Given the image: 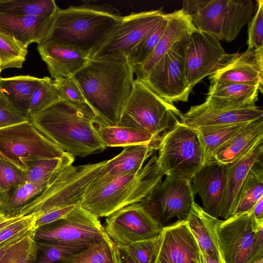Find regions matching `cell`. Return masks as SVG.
I'll use <instances>...</instances> for the list:
<instances>
[{"instance_id": "3", "label": "cell", "mask_w": 263, "mask_h": 263, "mask_svg": "<svg viewBox=\"0 0 263 263\" xmlns=\"http://www.w3.org/2000/svg\"><path fill=\"white\" fill-rule=\"evenodd\" d=\"M122 17L118 10L106 4L87 3L59 8L47 40L73 47L90 57Z\"/></svg>"}, {"instance_id": "53", "label": "cell", "mask_w": 263, "mask_h": 263, "mask_svg": "<svg viewBox=\"0 0 263 263\" xmlns=\"http://www.w3.org/2000/svg\"><path fill=\"white\" fill-rule=\"evenodd\" d=\"M263 197H262L250 211L252 218L257 221L263 220Z\"/></svg>"}, {"instance_id": "57", "label": "cell", "mask_w": 263, "mask_h": 263, "mask_svg": "<svg viewBox=\"0 0 263 263\" xmlns=\"http://www.w3.org/2000/svg\"><path fill=\"white\" fill-rule=\"evenodd\" d=\"M4 218H4L3 217H2L1 215H0V221L2 219H3Z\"/></svg>"}, {"instance_id": "51", "label": "cell", "mask_w": 263, "mask_h": 263, "mask_svg": "<svg viewBox=\"0 0 263 263\" xmlns=\"http://www.w3.org/2000/svg\"><path fill=\"white\" fill-rule=\"evenodd\" d=\"M34 230V228L30 229L27 231H24L15 236L12 238L8 241L4 242V243L0 245V260L5 255L8 250L15 243L17 242L21 239L24 238L26 235L32 232Z\"/></svg>"}, {"instance_id": "20", "label": "cell", "mask_w": 263, "mask_h": 263, "mask_svg": "<svg viewBox=\"0 0 263 263\" xmlns=\"http://www.w3.org/2000/svg\"><path fill=\"white\" fill-rule=\"evenodd\" d=\"M37 49L54 79L73 76L89 60L87 53L51 40L37 44Z\"/></svg>"}, {"instance_id": "14", "label": "cell", "mask_w": 263, "mask_h": 263, "mask_svg": "<svg viewBox=\"0 0 263 263\" xmlns=\"http://www.w3.org/2000/svg\"><path fill=\"white\" fill-rule=\"evenodd\" d=\"M162 228L141 202L123 207L107 216L104 228L109 238L119 246L156 238Z\"/></svg>"}, {"instance_id": "58", "label": "cell", "mask_w": 263, "mask_h": 263, "mask_svg": "<svg viewBox=\"0 0 263 263\" xmlns=\"http://www.w3.org/2000/svg\"><path fill=\"white\" fill-rule=\"evenodd\" d=\"M2 70L0 68V78H1V73Z\"/></svg>"}, {"instance_id": "15", "label": "cell", "mask_w": 263, "mask_h": 263, "mask_svg": "<svg viewBox=\"0 0 263 263\" xmlns=\"http://www.w3.org/2000/svg\"><path fill=\"white\" fill-rule=\"evenodd\" d=\"M250 211L217 219L215 230L224 263H249L255 230L259 223Z\"/></svg>"}, {"instance_id": "17", "label": "cell", "mask_w": 263, "mask_h": 263, "mask_svg": "<svg viewBox=\"0 0 263 263\" xmlns=\"http://www.w3.org/2000/svg\"><path fill=\"white\" fill-rule=\"evenodd\" d=\"M262 117V109L257 105L240 108H223L212 107L203 102L192 106L186 112L181 113L180 122L196 128L249 122Z\"/></svg>"}, {"instance_id": "1", "label": "cell", "mask_w": 263, "mask_h": 263, "mask_svg": "<svg viewBox=\"0 0 263 263\" xmlns=\"http://www.w3.org/2000/svg\"><path fill=\"white\" fill-rule=\"evenodd\" d=\"M133 66L126 57L90 59L73 77L101 123L117 126L134 86Z\"/></svg>"}, {"instance_id": "38", "label": "cell", "mask_w": 263, "mask_h": 263, "mask_svg": "<svg viewBox=\"0 0 263 263\" xmlns=\"http://www.w3.org/2000/svg\"><path fill=\"white\" fill-rule=\"evenodd\" d=\"M61 100L53 79L49 77L42 78L39 85L32 93L25 109L29 117L42 111Z\"/></svg>"}, {"instance_id": "39", "label": "cell", "mask_w": 263, "mask_h": 263, "mask_svg": "<svg viewBox=\"0 0 263 263\" xmlns=\"http://www.w3.org/2000/svg\"><path fill=\"white\" fill-rule=\"evenodd\" d=\"M27 48L14 37L0 30V68H21L26 61Z\"/></svg>"}, {"instance_id": "9", "label": "cell", "mask_w": 263, "mask_h": 263, "mask_svg": "<svg viewBox=\"0 0 263 263\" xmlns=\"http://www.w3.org/2000/svg\"><path fill=\"white\" fill-rule=\"evenodd\" d=\"M65 153L30 121L0 129V159L24 171L29 161L59 158Z\"/></svg>"}, {"instance_id": "2", "label": "cell", "mask_w": 263, "mask_h": 263, "mask_svg": "<svg viewBox=\"0 0 263 263\" xmlns=\"http://www.w3.org/2000/svg\"><path fill=\"white\" fill-rule=\"evenodd\" d=\"M29 118L45 136L73 156L84 157L106 148L94 127L100 121L86 103L60 100Z\"/></svg>"}, {"instance_id": "31", "label": "cell", "mask_w": 263, "mask_h": 263, "mask_svg": "<svg viewBox=\"0 0 263 263\" xmlns=\"http://www.w3.org/2000/svg\"><path fill=\"white\" fill-rule=\"evenodd\" d=\"M262 197L263 164L261 159L254 164L242 183L233 215L250 211Z\"/></svg>"}, {"instance_id": "47", "label": "cell", "mask_w": 263, "mask_h": 263, "mask_svg": "<svg viewBox=\"0 0 263 263\" xmlns=\"http://www.w3.org/2000/svg\"><path fill=\"white\" fill-rule=\"evenodd\" d=\"M34 215L21 216L0 231V245L17 234L34 228L35 220Z\"/></svg>"}, {"instance_id": "6", "label": "cell", "mask_w": 263, "mask_h": 263, "mask_svg": "<svg viewBox=\"0 0 263 263\" xmlns=\"http://www.w3.org/2000/svg\"><path fill=\"white\" fill-rule=\"evenodd\" d=\"M106 161L72 164L58 170L46 188L26 205L21 216L34 215L37 217L52 210L81 204Z\"/></svg>"}, {"instance_id": "10", "label": "cell", "mask_w": 263, "mask_h": 263, "mask_svg": "<svg viewBox=\"0 0 263 263\" xmlns=\"http://www.w3.org/2000/svg\"><path fill=\"white\" fill-rule=\"evenodd\" d=\"M166 16L161 9L123 16L107 37L90 55V59L124 57Z\"/></svg>"}, {"instance_id": "21", "label": "cell", "mask_w": 263, "mask_h": 263, "mask_svg": "<svg viewBox=\"0 0 263 263\" xmlns=\"http://www.w3.org/2000/svg\"><path fill=\"white\" fill-rule=\"evenodd\" d=\"M192 185L201 199L203 210L216 218L220 215L225 186V166L208 164L192 177Z\"/></svg>"}, {"instance_id": "50", "label": "cell", "mask_w": 263, "mask_h": 263, "mask_svg": "<svg viewBox=\"0 0 263 263\" xmlns=\"http://www.w3.org/2000/svg\"><path fill=\"white\" fill-rule=\"evenodd\" d=\"M263 255V221L258 223L255 230L251 259Z\"/></svg>"}, {"instance_id": "24", "label": "cell", "mask_w": 263, "mask_h": 263, "mask_svg": "<svg viewBox=\"0 0 263 263\" xmlns=\"http://www.w3.org/2000/svg\"><path fill=\"white\" fill-rule=\"evenodd\" d=\"M209 78L210 83L225 82L254 85L262 92L263 67L258 63L254 52L251 50L235 53Z\"/></svg>"}, {"instance_id": "25", "label": "cell", "mask_w": 263, "mask_h": 263, "mask_svg": "<svg viewBox=\"0 0 263 263\" xmlns=\"http://www.w3.org/2000/svg\"><path fill=\"white\" fill-rule=\"evenodd\" d=\"M263 140H260L245 156L225 166L226 186L220 217L233 215L241 187L254 164L262 159Z\"/></svg>"}, {"instance_id": "49", "label": "cell", "mask_w": 263, "mask_h": 263, "mask_svg": "<svg viewBox=\"0 0 263 263\" xmlns=\"http://www.w3.org/2000/svg\"><path fill=\"white\" fill-rule=\"evenodd\" d=\"M75 206L76 205L52 210L36 217L34 229L63 218L72 211Z\"/></svg>"}, {"instance_id": "32", "label": "cell", "mask_w": 263, "mask_h": 263, "mask_svg": "<svg viewBox=\"0 0 263 263\" xmlns=\"http://www.w3.org/2000/svg\"><path fill=\"white\" fill-rule=\"evenodd\" d=\"M41 80L42 78L29 75L1 77L0 91L26 114V105Z\"/></svg>"}, {"instance_id": "34", "label": "cell", "mask_w": 263, "mask_h": 263, "mask_svg": "<svg viewBox=\"0 0 263 263\" xmlns=\"http://www.w3.org/2000/svg\"><path fill=\"white\" fill-rule=\"evenodd\" d=\"M59 9L53 0H0V12L14 15L50 17Z\"/></svg>"}, {"instance_id": "46", "label": "cell", "mask_w": 263, "mask_h": 263, "mask_svg": "<svg viewBox=\"0 0 263 263\" xmlns=\"http://www.w3.org/2000/svg\"><path fill=\"white\" fill-rule=\"evenodd\" d=\"M61 100L74 103H86L82 92L73 76L53 79Z\"/></svg>"}, {"instance_id": "40", "label": "cell", "mask_w": 263, "mask_h": 263, "mask_svg": "<svg viewBox=\"0 0 263 263\" xmlns=\"http://www.w3.org/2000/svg\"><path fill=\"white\" fill-rule=\"evenodd\" d=\"M167 24V14L132 50L127 59L133 67L142 64L149 57L160 40Z\"/></svg>"}, {"instance_id": "18", "label": "cell", "mask_w": 263, "mask_h": 263, "mask_svg": "<svg viewBox=\"0 0 263 263\" xmlns=\"http://www.w3.org/2000/svg\"><path fill=\"white\" fill-rule=\"evenodd\" d=\"M158 146L157 143L153 142L149 144L124 147L120 153L106 161L98 176L88 187L85 197L120 176L138 172L145 161L157 150Z\"/></svg>"}, {"instance_id": "41", "label": "cell", "mask_w": 263, "mask_h": 263, "mask_svg": "<svg viewBox=\"0 0 263 263\" xmlns=\"http://www.w3.org/2000/svg\"><path fill=\"white\" fill-rule=\"evenodd\" d=\"M33 233V231L12 246L0 263H30L33 261L36 256V246Z\"/></svg>"}, {"instance_id": "55", "label": "cell", "mask_w": 263, "mask_h": 263, "mask_svg": "<svg viewBox=\"0 0 263 263\" xmlns=\"http://www.w3.org/2000/svg\"><path fill=\"white\" fill-rule=\"evenodd\" d=\"M21 217V216H20ZM15 217V218H4L3 219L1 220L0 221V231L5 227L10 224L11 223L13 222L16 219H17L19 217Z\"/></svg>"}, {"instance_id": "13", "label": "cell", "mask_w": 263, "mask_h": 263, "mask_svg": "<svg viewBox=\"0 0 263 263\" xmlns=\"http://www.w3.org/2000/svg\"><path fill=\"white\" fill-rule=\"evenodd\" d=\"M187 37L165 54L142 80L160 97L172 103L187 102L192 90L186 80L183 59Z\"/></svg>"}, {"instance_id": "33", "label": "cell", "mask_w": 263, "mask_h": 263, "mask_svg": "<svg viewBox=\"0 0 263 263\" xmlns=\"http://www.w3.org/2000/svg\"><path fill=\"white\" fill-rule=\"evenodd\" d=\"M249 122L196 128L203 149V166L213 153Z\"/></svg>"}, {"instance_id": "11", "label": "cell", "mask_w": 263, "mask_h": 263, "mask_svg": "<svg viewBox=\"0 0 263 263\" xmlns=\"http://www.w3.org/2000/svg\"><path fill=\"white\" fill-rule=\"evenodd\" d=\"M109 237L99 218L80 204L63 218L34 229L35 241L94 243Z\"/></svg>"}, {"instance_id": "45", "label": "cell", "mask_w": 263, "mask_h": 263, "mask_svg": "<svg viewBox=\"0 0 263 263\" xmlns=\"http://www.w3.org/2000/svg\"><path fill=\"white\" fill-rule=\"evenodd\" d=\"M24 171L11 162L0 159V193L24 183Z\"/></svg>"}, {"instance_id": "29", "label": "cell", "mask_w": 263, "mask_h": 263, "mask_svg": "<svg viewBox=\"0 0 263 263\" xmlns=\"http://www.w3.org/2000/svg\"><path fill=\"white\" fill-rule=\"evenodd\" d=\"M49 181L26 182L0 193V215L5 218L21 216L24 209L46 188Z\"/></svg>"}, {"instance_id": "54", "label": "cell", "mask_w": 263, "mask_h": 263, "mask_svg": "<svg viewBox=\"0 0 263 263\" xmlns=\"http://www.w3.org/2000/svg\"><path fill=\"white\" fill-rule=\"evenodd\" d=\"M202 253L204 263H221L219 260L206 253Z\"/></svg>"}, {"instance_id": "43", "label": "cell", "mask_w": 263, "mask_h": 263, "mask_svg": "<svg viewBox=\"0 0 263 263\" xmlns=\"http://www.w3.org/2000/svg\"><path fill=\"white\" fill-rule=\"evenodd\" d=\"M29 121L27 115L0 91V129Z\"/></svg>"}, {"instance_id": "22", "label": "cell", "mask_w": 263, "mask_h": 263, "mask_svg": "<svg viewBox=\"0 0 263 263\" xmlns=\"http://www.w3.org/2000/svg\"><path fill=\"white\" fill-rule=\"evenodd\" d=\"M164 222L176 217L186 220L195 202L196 195L191 180L166 176L159 184Z\"/></svg>"}, {"instance_id": "48", "label": "cell", "mask_w": 263, "mask_h": 263, "mask_svg": "<svg viewBox=\"0 0 263 263\" xmlns=\"http://www.w3.org/2000/svg\"><path fill=\"white\" fill-rule=\"evenodd\" d=\"M159 184L140 202L156 222L163 227L164 222Z\"/></svg>"}, {"instance_id": "12", "label": "cell", "mask_w": 263, "mask_h": 263, "mask_svg": "<svg viewBox=\"0 0 263 263\" xmlns=\"http://www.w3.org/2000/svg\"><path fill=\"white\" fill-rule=\"evenodd\" d=\"M228 53L220 41L197 29L187 37L183 50L185 76L190 88L223 66L234 55Z\"/></svg>"}, {"instance_id": "8", "label": "cell", "mask_w": 263, "mask_h": 263, "mask_svg": "<svg viewBox=\"0 0 263 263\" xmlns=\"http://www.w3.org/2000/svg\"><path fill=\"white\" fill-rule=\"evenodd\" d=\"M157 162L164 175L192 177L203 166V149L196 128L178 121L159 141Z\"/></svg>"}, {"instance_id": "35", "label": "cell", "mask_w": 263, "mask_h": 263, "mask_svg": "<svg viewBox=\"0 0 263 263\" xmlns=\"http://www.w3.org/2000/svg\"><path fill=\"white\" fill-rule=\"evenodd\" d=\"M60 263H117L116 245L108 237L66 257Z\"/></svg>"}, {"instance_id": "27", "label": "cell", "mask_w": 263, "mask_h": 263, "mask_svg": "<svg viewBox=\"0 0 263 263\" xmlns=\"http://www.w3.org/2000/svg\"><path fill=\"white\" fill-rule=\"evenodd\" d=\"M257 86L225 82L211 83L204 103L212 107L240 108L256 105Z\"/></svg>"}, {"instance_id": "5", "label": "cell", "mask_w": 263, "mask_h": 263, "mask_svg": "<svg viewBox=\"0 0 263 263\" xmlns=\"http://www.w3.org/2000/svg\"><path fill=\"white\" fill-rule=\"evenodd\" d=\"M181 9L197 30L231 42L251 20L256 5L252 0H186Z\"/></svg>"}, {"instance_id": "19", "label": "cell", "mask_w": 263, "mask_h": 263, "mask_svg": "<svg viewBox=\"0 0 263 263\" xmlns=\"http://www.w3.org/2000/svg\"><path fill=\"white\" fill-rule=\"evenodd\" d=\"M167 14V25L154 50L142 64L133 67L136 78L143 79L165 54L196 29L190 15L181 9Z\"/></svg>"}, {"instance_id": "36", "label": "cell", "mask_w": 263, "mask_h": 263, "mask_svg": "<svg viewBox=\"0 0 263 263\" xmlns=\"http://www.w3.org/2000/svg\"><path fill=\"white\" fill-rule=\"evenodd\" d=\"M74 160V156L65 153L59 158L29 161L24 171L25 182L49 181L57 171L72 165Z\"/></svg>"}, {"instance_id": "56", "label": "cell", "mask_w": 263, "mask_h": 263, "mask_svg": "<svg viewBox=\"0 0 263 263\" xmlns=\"http://www.w3.org/2000/svg\"><path fill=\"white\" fill-rule=\"evenodd\" d=\"M249 263H263V255H260L251 259Z\"/></svg>"}, {"instance_id": "37", "label": "cell", "mask_w": 263, "mask_h": 263, "mask_svg": "<svg viewBox=\"0 0 263 263\" xmlns=\"http://www.w3.org/2000/svg\"><path fill=\"white\" fill-rule=\"evenodd\" d=\"M35 258L30 263H60L66 257L93 244L44 241H35Z\"/></svg>"}, {"instance_id": "7", "label": "cell", "mask_w": 263, "mask_h": 263, "mask_svg": "<svg viewBox=\"0 0 263 263\" xmlns=\"http://www.w3.org/2000/svg\"><path fill=\"white\" fill-rule=\"evenodd\" d=\"M181 112L173 103L157 95L143 80H134L132 92L117 126L146 130L159 141L180 121Z\"/></svg>"}, {"instance_id": "42", "label": "cell", "mask_w": 263, "mask_h": 263, "mask_svg": "<svg viewBox=\"0 0 263 263\" xmlns=\"http://www.w3.org/2000/svg\"><path fill=\"white\" fill-rule=\"evenodd\" d=\"M255 13L249 22L248 49L263 52V1H256Z\"/></svg>"}, {"instance_id": "16", "label": "cell", "mask_w": 263, "mask_h": 263, "mask_svg": "<svg viewBox=\"0 0 263 263\" xmlns=\"http://www.w3.org/2000/svg\"><path fill=\"white\" fill-rule=\"evenodd\" d=\"M153 263H204L186 220L163 227Z\"/></svg>"}, {"instance_id": "4", "label": "cell", "mask_w": 263, "mask_h": 263, "mask_svg": "<svg viewBox=\"0 0 263 263\" xmlns=\"http://www.w3.org/2000/svg\"><path fill=\"white\" fill-rule=\"evenodd\" d=\"M164 176L152 156L137 173L120 176L84 197L81 206L95 216L110 215L127 205L139 202L161 182Z\"/></svg>"}, {"instance_id": "30", "label": "cell", "mask_w": 263, "mask_h": 263, "mask_svg": "<svg viewBox=\"0 0 263 263\" xmlns=\"http://www.w3.org/2000/svg\"><path fill=\"white\" fill-rule=\"evenodd\" d=\"M95 130L103 144L106 147H125L127 146L149 144L159 142L153 135L143 129L135 127L109 126L97 122Z\"/></svg>"}, {"instance_id": "52", "label": "cell", "mask_w": 263, "mask_h": 263, "mask_svg": "<svg viewBox=\"0 0 263 263\" xmlns=\"http://www.w3.org/2000/svg\"><path fill=\"white\" fill-rule=\"evenodd\" d=\"M116 251L117 263H139L123 247L116 245Z\"/></svg>"}, {"instance_id": "28", "label": "cell", "mask_w": 263, "mask_h": 263, "mask_svg": "<svg viewBox=\"0 0 263 263\" xmlns=\"http://www.w3.org/2000/svg\"><path fill=\"white\" fill-rule=\"evenodd\" d=\"M218 219L209 215L195 202L186 221L201 252L224 263L215 230Z\"/></svg>"}, {"instance_id": "44", "label": "cell", "mask_w": 263, "mask_h": 263, "mask_svg": "<svg viewBox=\"0 0 263 263\" xmlns=\"http://www.w3.org/2000/svg\"><path fill=\"white\" fill-rule=\"evenodd\" d=\"M160 234L153 239L137 241L122 247L139 263H153Z\"/></svg>"}, {"instance_id": "23", "label": "cell", "mask_w": 263, "mask_h": 263, "mask_svg": "<svg viewBox=\"0 0 263 263\" xmlns=\"http://www.w3.org/2000/svg\"><path fill=\"white\" fill-rule=\"evenodd\" d=\"M55 15L40 17L0 12V30L14 37L28 48L32 43L39 44L48 39Z\"/></svg>"}, {"instance_id": "26", "label": "cell", "mask_w": 263, "mask_h": 263, "mask_svg": "<svg viewBox=\"0 0 263 263\" xmlns=\"http://www.w3.org/2000/svg\"><path fill=\"white\" fill-rule=\"evenodd\" d=\"M261 139L262 118L248 123L213 153L206 165L231 164L246 155Z\"/></svg>"}]
</instances>
